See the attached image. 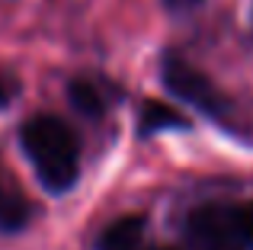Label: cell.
I'll return each mask as SVG.
<instances>
[{
  "instance_id": "obj_1",
  "label": "cell",
  "mask_w": 253,
  "mask_h": 250,
  "mask_svg": "<svg viewBox=\"0 0 253 250\" xmlns=\"http://www.w3.org/2000/svg\"><path fill=\"white\" fill-rule=\"evenodd\" d=\"M19 148L51 196H64L81 180V144L61 116L36 113L26 119L19 125Z\"/></svg>"
},
{
  "instance_id": "obj_2",
  "label": "cell",
  "mask_w": 253,
  "mask_h": 250,
  "mask_svg": "<svg viewBox=\"0 0 253 250\" xmlns=\"http://www.w3.org/2000/svg\"><path fill=\"white\" fill-rule=\"evenodd\" d=\"M183 238L189 250H250L237 218V202H205L186 215Z\"/></svg>"
},
{
  "instance_id": "obj_3",
  "label": "cell",
  "mask_w": 253,
  "mask_h": 250,
  "mask_svg": "<svg viewBox=\"0 0 253 250\" xmlns=\"http://www.w3.org/2000/svg\"><path fill=\"white\" fill-rule=\"evenodd\" d=\"M161 81L176 100H183L186 106L199 109V113L211 116V119H221V116L228 113L224 93L211 83L209 74H202V71H199L196 64H189L186 58L164 55L161 58Z\"/></svg>"
},
{
  "instance_id": "obj_4",
  "label": "cell",
  "mask_w": 253,
  "mask_h": 250,
  "mask_svg": "<svg viewBox=\"0 0 253 250\" xmlns=\"http://www.w3.org/2000/svg\"><path fill=\"white\" fill-rule=\"evenodd\" d=\"M144 241V218L141 215H122L116 218L96 241V250H141Z\"/></svg>"
},
{
  "instance_id": "obj_5",
  "label": "cell",
  "mask_w": 253,
  "mask_h": 250,
  "mask_svg": "<svg viewBox=\"0 0 253 250\" xmlns=\"http://www.w3.org/2000/svg\"><path fill=\"white\" fill-rule=\"evenodd\" d=\"M164 128H189V122L176 113V109L164 106V103H144L141 109V135H151V131H164Z\"/></svg>"
},
{
  "instance_id": "obj_6",
  "label": "cell",
  "mask_w": 253,
  "mask_h": 250,
  "mask_svg": "<svg viewBox=\"0 0 253 250\" xmlns=\"http://www.w3.org/2000/svg\"><path fill=\"white\" fill-rule=\"evenodd\" d=\"M68 96H71V103H74L77 113L90 116V119H96V116L106 113L103 90H99L96 83H90V81H74V83L68 87Z\"/></svg>"
},
{
  "instance_id": "obj_7",
  "label": "cell",
  "mask_w": 253,
  "mask_h": 250,
  "mask_svg": "<svg viewBox=\"0 0 253 250\" xmlns=\"http://www.w3.org/2000/svg\"><path fill=\"white\" fill-rule=\"evenodd\" d=\"M237 218H241L244 241H247V247L253 250V199H247V202H237Z\"/></svg>"
},
{
  "instance_id": "obj_8",
  "label": "cell",
  "mask_w": 253,
  "mask_h": 250,
  "mask_svg": "<svg viewBox=\"0 0 253 250\" xmlns=\"http://www.w3.org/2000/svg\"><path fill=\"white\" fill-rule=\"evenodd\" d=\"M13 96H16V81H10V77L0 71V109H6L13 103Z\"/></svg>"
},
{
  "instance_id": "obj_9",
  "label": "cell",
  "mask_w": 253,
  "mask_h": 250,
  "mask_svg": "<svg viewBox=\"0 0 253 250\" xmlns=\"http://www.w3.org/2000/svg\"><path fill=\"white\" fill-rule=\"evenodd\" d=\"M164 3H167L170 10H192V6L205 3V0H164Z\"/></svg>"
},
{
  "instance_id": "obj_10",
  "label": "cell",
  "mask_w": 253,
  "mask_h": 250,
  "mask_svg": "<svg viewBox=\"0 0 253 250\" xmlns=\"http://www.w3.org/2000/svg\"><path fill=\"white\" fill-rule=\"evenodd\" d=\"M141 250H170V247H151V244H144Z\"/></svg>"
},
{
  "instance_id": "obj_11",
  "label": "cell",
  "mask_w": 253,
  "mask_h": 250,
  "mask_svg": "<svg viewBox=\"0 0 253 250\" xmlns=\"http://www.w3.org/2000/svg\"><path fill=\"white\" fill-rule=\"evenodd\" d=\"M6 189H10V186H3V176H0V196H3V193H6Z\"/></svg>"
}]
</instances>
